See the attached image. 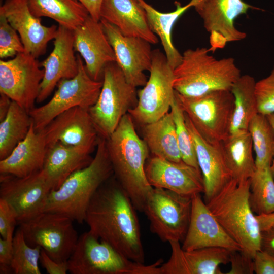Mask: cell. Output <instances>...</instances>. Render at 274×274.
Instances as JSON below:
<instances>
[{"instance_id":"cell-1","label":"cell","mask_w":274,"mask_h":274,"mask_svg":"<svg viewBox=\"0 0 274 274\" xmlns=\"http://www.w3.org/2000/svg\"><path fill=\"white\" fill-rule=\"evenodd\" d=\"M130 197L114 176L104 183L92 197L85 222L89 230L122 255L144 263L140 225Z\"/></svg>"},{"instance_id":"cell-2","label":"cell","mask_w":274,"mask_h":274,"mask_svg":"<svg viewBox=\"0 0 274 274\" xmlns=\"http://www.w3.org/2000/svg\"><path fill=\"white\" fill-rule=\"evenodd\" d=\"M106 140L114 176L136 210L143 212L147 196L153 188L145 172L149 150L146 142L137 134L128 113L123 117Z\"/></svg>"},{"instance_id":"cell-3","label":"cell","mask_w":274,"mask_h":274,"mask_svg":"<svg viewBox=\"0 0 274 274\" xmlns=\"http://www.w3.org/2000/svg\"><path fill=\"white\" fill-rule=\"evenodd\" d=\"M113 175L107 140L99 136L96 154L90 163L73 173L58 189L50 192L44 212L62 214L83 223L94 194Z\"/></svg>"},{"instance_id":"cell-4","label":"cell","mask_w":274,"mask_h":274,"mask_svg":"<svg viewBox=\"0 0 274 274\" xmlns=\"http://www.w3.org/2000/svg\"><path fill=\"white\" fill-rule=\"evenodd\" d=\"M209 48L188 49L173 70L174 90L187 97H197L219 90H230L241 76L232 57L218 59Z\"/></svg>"},{"instance_id":"cell-5","label":"cell","mask_w":274,"mask_h":274,"mask_svg":"<svg viewBox=\"0 0 274 274\" xmlns=\"http://www.w3.org/2000/svg\"><path fill=\"white\" fill-rule=\"evenodd\" d=\"M250 179L237 182L232 179L205 202L211 214L228 234L253 258L261 250V231L249 202Z\"/></svg>"},{"instance_id":"cell-6","label":"cell","mask_w":274,"mask_h":274,"mask_svg":"<svg viewBox=\"0 0 274 274\" xmlns=\"http://www.w3.org/2000/svg\"><path fill=\"white\" fill-rule=\"evenodd\" d=\"M160 259L151 265L131 260L90 230L81 234L67 260L72 274H161Z\"/></svg>"},{"instance_id":"cell-7","label":"cell","mask_w":274,"mask_h":274,"mask_svg":"<svg viewBox=\"0 0 274 274\" xmlns=\"http://www.w3.org/2000/svg\"><path fill=\"white\" fill-rule=\"evenodd\" d=\"M138 100L136 87L127 81L116 62L109 63L104 70L98 98L88 109L99 136L108 139Z\"/></svg>"},{"instance_id":"cell-8","label":"cell","mask_w":274,"mask_h":274,"mask_svg":"<svg viewBox=\"0 0 274 274\" xmlns=\"http://www.w3.org/2000/svg\"><path fill=\"white\" fill-rule=\"evenodd\" d=\"M175 96L195 129L206 141L221 143L230 134L234 98L230 90H219L197 97L175 91Z\"/></svg>"},{"instance_id":"cell-9","label":"cell","mask_w":274,"mask_h":274,"mask_svg":"<svg viewBox=\"0 0 274 274\" xmlns=\"http://www.w3.org/2000/svg\"><path fill=\"white\" fill-rule=\"evenodd\" d=\"M77 74L70 79L61 80L51 99L45 105L29 112L34 129L43 130L53 119L63 112L80 107L89 109L99 95L102 81H96L88 74L79 55Z\"/></svg>"},{"instance_id":"cell-10","label":"cell","mask_w":274,"mask_h":274,"mask_svg":"<svg viewBox=\"0 0 274 274\" xmlns=\"http://www.w3.org/2000/svg\"><path fill=\"white\" fill-rule=\"evenodd\" d=\"M192 197L174 191L153 187L143 212L150 221L151 232L163 242H182L191 215Z\"/></svg>"},{"instance_id":"cell-11","label":"cell","mask_w":274,"mask_h":274,"mask_svg":"<svg viewBox=\"0 0 274 274\" xmlns=\"http://www.w3.org/2000/svg\"><path fill=\"white\" fill-rule=\"evenodd\" d=\"M70 217L58 213L44 212L20 223L26 243L39 247L54 260L67 261L76 245L78 235Z\"/></svg>"},{"instance_id":"cell-12","label":"cell","mask_w":274,"mask_h":274,"mask_svg":"<svg viewBox=\"0 0 274 274\" xmlns=\"http://www.w3.org/2000/svg\"><path fill=\"white\" fill-rule=\"evenodd\" d=\"M149 72L146 83L138 92L136 105L128 112L133 121L143 126L169 112L175 99L173 68L159 49L153 50Z\"/></svg>"},{"instance_id":"cell-13","label":"cell","mask_w":274,"mask_h":274,"mask_svg":"<svg viewBox=\"0 0 274 274\" xmlns=\"http://www.w3.org/2000/svg\"><path fill=\"white\" fill-rule=\"evenodd\" d=\"M44 75L37 58L24 52L0 60V93L8 96L28 113L35 108Z\"/></svg>"},{"instance_id":"cell-14","label":"cell","mask_w":274,"mask_h":274,"mask_svg":"<svg viewBox=\"0 0 274 274\" xmlns=\"http://www.w3.org/2000/svg\"><path fill=\"white\" fill-rule=\"evenodd\" d=\"M51 191L42 169L22 178L7 174L0 175V198L7 201L14 210L18 224L44 212Z\"/></svg>"},{"instance_id":"cell-15","label":"cell","mask_w":274,"mask_h":274,"mask_svg":"<svg viewBox=\"0 0 274 274\" xmlns=\"http://www.w3.org/2000/svg\"><path fill=\"white\" fill-rule=\"evenodd\" d=\"M194 7L210 33L209 49L213 52L244 39L247 34L235 27V20L249 9H258L243 0H201Z\"/></svg>"},{"instance_id":"cell-16","label":"cell","mask_w":274,"mask_h":274,"mask_svg":"<svg viewBox=\"0 0 274 274\" xmlns=\"http://www.w3.org/2000/svg\"><path fill=\"white\" fill-rule=\"evenodd\" d=\"M99 21L127 81L135 87L144 86L147 81L144 72L149 71L152 65L151 44L142 38L124 36L106 20Z\"/></svg>"},{"instance_id":"cell-17","label":"cell","mask_w":274,"mask_h":274,"mask_svg":"<svg viewBox=\"0 0 274 274\" xmlns=\"http://www.w3.org/2000/svg\"><path fill=\"white\" fill-rule=\"evenodd\" d=\"M42 130L47 146L59 142L90 153L99 136L88 110L80 107L59 114Z\"/></svg>"},{"instance_id":"cell-18","label":"cell","mask_w":274,"mask_h":274,"mask_svg":"<svg viewBox=\"0 0 274 274\" xmlns=\"http://www.w3.org/2000/svg\"><path fill=\"white\" fill-rule=\"evenodd\" d=\"M145 172L152 187L191 197L203 193L204 183L200 170L183 161L175 162L153 156L147 160Z\"/></svg>"},{"instance_id":"cell-19","label":"cell","mask_w":274,"mask_h":274,"mask_svg":"<svg viewBox=\"0 0 274 274\" xmlns=\"http://www.w3.org/2000/svg\"><path fill=\"white\" fill-rule=\"evenodd\" d=\"M0 15L18 33L25 52L36 58L46 53L48 43L57 35L58 27L42 24L40 18L30 11L27 0H5Z\"/></svg>"},{"instance_id":"cell-20","label":"cell","mask_w":274,"mask_h":274,"mask_svg":"<svg viewBox=\"0 0 274 274\" xmlns=\"http://www.w3.org/2000/svg\"><path fill=\"white\" fill-rule=\"evenodd\" d=\"M181 247L185 251L208 247L242 251L211 214L200 194L192 197L190 221Z\"/></svg>"},{"instance_id":"cell-21","label":"cell","mask_w":274,"mask_h":274,"mask_svg":"<svg viewBox=\"0 0 274 274\" xmlns=\"http://www.w3.org/2000/svg\"><path fill=\"white\" fill-rule=\"evenodd\" d=\"M73 31L75 51L83 58L88 74L94 80L102 81L106 66L116 62V57L100 21L89 15Z\"/></svg>"},{"instance_id":"cell-22","label":"cell","mask_w":274,"mask_h":274,"mask_svg":"<svg viewBox=\"0 0 274 274\" xmlns=\"http://www.w3.org/2000/svg\"><path fill=\"white\" fill-rule=\"evenodd\" d=\"M54 39L52 51L41 63L44 75L37 99L38 103L47 99L61 80L72 78L78 72L79 64L74 54V31L59 25Z\"/></svg>"},{"instance_id":"cell-23","label":"cell","mask_w":274,"mask_h":274,"mask_svg":"<svg viewBox=\"0 0 274 274\" xmlns=\"http://www.w3.org/2000/svg\"><path fill=\"white\" fill-rule=\"evenodd\" d=\"M169 243L171 256L161 265V274H222L220 266L229 263L232 251L221 247L185 251L179 242Z\"/></svg>"},{"instance_id":"cell-24","label":"cell","mask_w":274,"mask_h":274,"mask_svg":"<svg viewBox=\"0 0 274 274\" xmlns=\"http://www.w3.org/2000/svg\"><path fill=\"white\" fill-rule=\"evenodd\" d=\"M185 118L193 140L198 164L202 175L203 193L206 202L233 178L224 158L221 143L213 144L206 141L198 133L185 114Z\"/></svg>"},{"instance_id":"cell-25","label":"cell","mask_w":274,"mask_h":274,"mask_svg":"<svg viewBox=\"0 0 274 274\" xmlns=\"http://www.w3.org/2000/svg\"><path fill=\"white\" fill-rule=\"evenodd\" d=\"M100 16L124 36L142 38L152 44L159 42L149 26L145 10L138 0H104Z\"/></svg>"},{"instance_id":"cell-26","label":"cell","mask_w":274,"mask_h":274,"mask_svg":"<svg viewBox=\"0 0 274 274\" xmlns=\"http://www.w3.org/2000/svg\"><path fill=\"white\" fill-rule=\"evenodd\" d=\"M47 149L42 130L36 131L32 122L26 137L6 158L0 160V173L22 178L41 170Z\"/></svg>"},{"instance_id":"cell-27","label":"cell","mask_w":274,"mask_h":274,"mask_svg":"<svg viewBox=\"0 0 274 274\" xmlns=\"http://www.w3.org/2000/svg\"><path fill=\"white\" fill-rule=\"evenodd\" d=\"M90 153L85 149L59 142L48 146L42 169L52 191L58 189L73 173L88 165L93 159L90 157Z\"/></svg>"},{"instance_id":"cell-28","label":"cell","mask_w":274,"mask_h":274,"mask_svg":"<svg viewBox=\"0 0 274 274\" xmlns=\"http://www.w3.org/2000/svg\"><path fill=\"white\" fill-rule=\"evenodd\" d=\"M138 1L146 11L151 30L160 38L167 61L174 70L180 63L182 54H180L173 43L172 29L179 18L188 9L194 7L201 0H191L184 6H182L180 3L176 1V9L167 13L158 11L145 0Z\"/></svg>"},{"instance_id":"cell-29","label":"cell","mask_w":274,"mask_h":274,"mask_svg":"<svg viewBox=\"0 0 274 274\" xmlns=\"http://www.w3.org/2000/svg\"><path fill=\"white\" fill-rule=\"evenodd\" d=\"M221 146L232 178L237 182L250 179L256 167L248 130L230 133L221 142Z\"/></svg>"},{"instance_id":"cell-30","label":"cell","mask_w":274,"mask_h":274,"mask_svg":"<svg viewBox=\"0 0 274 274\" xmlns=\"http://www.w3.org/2000/svg\"><path fill=\"white\" fill-rule=\"evenodd\" d=\"M143 126V140L153 156L175 162L182 161L170 111L157 121Z\"/></svg>"},{"instance_id":"cell-31","label":"cell","mask_w":274,"mask_h":274,"mask_svg":"<svg viewBox=\"0 0 274 274\" xmlns=\"http://www.w3.org/2000/svg\"><path fill=\"white\" fill-rule=\"evenodd\" d=\"M37 17L53 19L59 25L74 31L89 15L85 8L75 0H27Z\"/></svg>"},{"instance_id":"cell-32","label":"cell","mask_w":274,"mask_h":274,"mask_svg":"<svg viewBox=\"0 0 274 274\" xmlns=\"http://www.w3.org/2000/svg\"><path fill=\"white\" fill-rule=\"evenodd\" d=\"M254 78L241 75L231 89L234 98L230 133L247 130L252 119L258 113Z\"/></svg>"},{"instance_id":"cell-33","label":"cell","mask_w":274,"mask_h":274,"mask_svg":"<svg viewBox=\"0 0 274 274\" xmlns=\"http://www.w3.org/2000/svg\"><path fill=\"white\" fill-rule=\"evenodd\" d=\"M31 123L29 113L12 100L5 118L0 121V160L6 158L26 137Z\"/></svg>"},{"instance_id":"cell-34","label":"cell","mask_w":274,"mask_h":274,"mask_svg":"<svg viewBox=\"0 0 274 274\" xmlns=\"http://www.w3.org/2000/svg\"><path fill=\"white\" fill-rule=\"evenodd\" d=\"M248 130L255 153L256 169L269 166L274 158V129L267 116L258 113L251 120Z\"/></svg>"},{"instance_id":"cell-35","label":"cell","mask_w":274,"mask_h":274,"mask_svg":"<svg viewBox=\"0 0 274 274\" xmlns=\"http://www.w3.org/2000/svg\"><path fill=\"white\" fill-rule=\"evenodd\" d=\"M249 202L255 215L274 212V179L270 166L256 169L250 178Z\"/></svg>"},{"instance_id":"cell-36","label":"cell","mask_w":274,"mask_h":274,"mask_svg":"<svg viewBox=\"0 0 274 274\" xmlns=\"http://www.w3.org/2000/svg\"><path fill=\"white\" fill-rule=\"evenodd\" d=\"M41 248L31 247L19 228L13 237V254L10 264L14 274H41L39 261Z\"/></svg>"},{"instance_id":"cell-37","label":"cell","mask_w":274,"mask_h":274,"mask_svg":"<svg viewBox=\"0 0 274 274\" xmlns=\"http://www.w3.org/2000/svg\"><path fill=\"white\" fill-rule=\"evenodd\" d=\"M170 111L175 124L178 146L182 161L199 169L193 140L186 124L184 112L177 99L175 94Z\"/></svg>"},{"instance_id":"cell-38","label":"cell","mask_w":274,"mask_h":274,"mask_svg":"<svg viewBox=\"0 0 274 274\" xmlns=\"http://www.w3.org/2000/svg\"><path fill=\"white\" fill-rule=\"evenodd\" d=\"M24 52V46L17 31L3 15H0V58L3 59L15 56Z\"/></svg>"},{"instance_id":"cell-39","label":"cell","mask_w":274,"mask_h":274,"mask_svg":"<svg viewBox=\"0 0 274 274\" xmlns=\"http://www.w3.org/2000/svg\"><path fill=\"white\" fill-rule=\"evenodd\" d=\"M255 94L259 113H274V66L266 77L256 82Z\"/></svg>"},{"instance_id":"cell-40","label":"cell","mask_w":274,"mask_h":274,"mask_svg":"<svg viewBox=\"0 0 274 274\" xmlns=\"http://www.w3.org/2000/svg\"><path fill=\"white\" fill-rule=\"evenodd\" d=\"M231 265L227 274H253V259L242 251H232L229 258Z\"/></svg>"},{"instance_id":"cell-41","label":"cell","mask_w":274,"mask_h":274,"mask_svg":"<svg viewBox=\"0 0 274 274\" xmlns=\"http://www.w3.org/2000/svg\"><path fill=\"white\" fill-rule=\"evenodd\" d=\"M18 224L17 215L12 208L5 200L0 198V234L6 238L9 232H13Z\"/></svg>"},{"instance_id":"cell-42","label":"cell","mask_w":274,"mask_h":274,"mask_svg":"<svg viewBox=\"0 0 274 274\" xmlns=\"http://www.w3.org/2000/svg\"><path fill=\"white\" fill-rule=\"evenodd\" d=\"M14 232H9L6 238H0V273H13L10 267L13 254Z\"/></svg>"},{"instance_id":"cell-43","label":"cell","mask_w":274,"mask_h":274,"mask_svg":"<svg viewBox=\"0 0 274 274\" xmlns=\"http://www.w3.org/2000/svg\"><path fill=\"white\" fill-rule=\"evenodd\" d=\"M254 271L256 274H274V256L260 250L253 257Z\"/></svg>"},{"instance_id":"cell-44","label":"cell","mask_w":274,"mask_h":274,"mask_svg":"<svg viewBox=\"0 0 274 274\" xmlns=\"http://www.w3.org/2000/svg\"><path fill=\"white\" fill-rule=\"evenodd\" d=\"M40 262L49 274H66L68 271L67 261L58 262L41 249Z\"/></svg>"},{"instance_id":"cell-45","label":"cell","mask_w":274,"mask_h":274,"mask_svg":"<svg viewBox=\"0 0 274 274\" xmlns=\"http://www.w3.org/2000/svg\"><path fill=\"white\" fill-rule=\"evenodd\" d=\"M81 4L87 10L89 15L94 20L99 21L100 12L104 0H75Z\"/></svg>"},{"instance_id":"cell-46","label":"cell","mask_w":274,"mask_h":274,"mask_svg":"<svg viewBox=\"0 0 274 274\" xmlns=\"http://www.w3.org/2000/svg\"><path fill=\"white\" fill-rule=\"evenodd\" d=\"M261 250L274 256V225L261 232Z\"/></svg>"},{"instance_id":"cell-47","label":"cell","mask_w":274,"mask_h":274,"mask_svg":"<svg viewBox=\"0 0 274 274\" xmlns=\"http://www.w3.org/2000/svg\"><path fill=\"white\" fill-rule=\"evenodd\" d=\"M261 232L274 225V212L268 214L256 215Z\"/></svg>"},{"instance_id":"cell-48","label":"cell","mask_w":274,"mask_h":274,"mask_svg":"<svg viewBox=\"0 0 274 274\" xmlns=\"http://www.w3.org/2000/svg\"><path fill=\"white\" fill-rule=\"evenodd\" d=\"M0 121L6 117L12 101V100L4 94L0 93Z\"/></svg>"},{"instance_id":"cell-49","label":"cell","mask_w":274,"mask_h":274,"mask_svg":"<svg viewBox=\"0 0 274 274\" xmlns=\"http://www.w3.org/2000/svg\"><path fill=\"white\" fill-rule=\"evenodd\" d=\"M267 117L270 124L274 129V113L267 115Z\"/></svg>"},{"instance_id":"cell-50","label":"cell","mask_w":274,"mask_h":274,"mask_svg":"<svg viewBox=\"0 0 274 274\" xmlns=\"http://www.w3.org/2000/svg\"><path fill=\"white\" fill-rule=\"evenodd\" d=\"M270 170L274 179V158L270 165Z\"/></svg>"}]
</instances>
